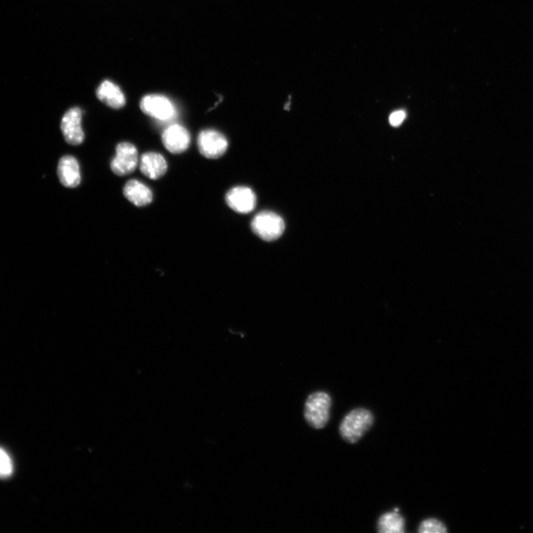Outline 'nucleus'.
Masks as SVG:
<instances>
[{"mask_svg": "<svg viewBox=\"0 0 533 533\" xmlns=\"http://www.w3.org/2000/svg\"><path fill=\"white\" fill-rule=\"evenodd\" d=\"M373 421V415L369 410L354 409L348 413L341 422L340 435L348 443L357 442L372 427Z\"/></svg>", "mask_w": 533, "mask_h": 533, "instance_id": "1", "label": "nucleus"}, {"mask_svg": "<svg viewBox=\"0 0 533 533\" xmlns=\"http://www.w3.org/2000/svg\"><path fill=\"white\" fill-rule=\"evenodd\" d=\"M96 96L101 102L114 109L125 105V97L121 89L111 81H105L97 88Z\"/></svg>", "mask_w": 533, "mask_h": 533, "instance_id": "12", "label": "nucleus"}, {"mask_svg": "<svg viewBox=\"0 0 533 533\" xmlns=\"http://www.w3.org/2000/svg\"><path fill=\"white\" fill-rule=\"evenodd\" d=\"M83 112L77 107L71 108L63 117L61 130L65 140L72 145L83 143L85 134L81 126Z\"/></svg>", "mask_w": 533, "mask_h": 533, "instance_id": "7", "label": "nucleus"}, {"mask_svg": "<svg viewBox=\"0 0 533 533\" xmlns=\"http://www.w3.org/2000/svg\"><path fill=\"white\" fill-rule=\"evenodd\" d=\"M406 112L398 111L392 114L390 116V123L393 126H399L406 118Z\"/></svg>", "mask_w": 533, "mask_h": 533, "instance_id": "17", "label": "nucleus"}, {"mask_svg": "<svg viewBox=\"0 0 533 533\" xmlns=\"http://www.w3.org/2000/svg\"><path fill=\"white\" fill-rule=\"evenodd\" d=\"M57 174L59 181L66 187L74 189L81 184L80 165L72 156H65L59 161Z\"/></svg>", "mask_w": 533, "mask_h": 533, "instance_id": "10", "label": "nucleus"}, {"mask_svg": "<svg viewBox=\"0 0 533 533\" xmlns=\"http://www.w3.org/2000/svg\"><path fill=\"white\" fill-rule=\"evenodd\" d=\"M123 192L126 198L137 207L149 205L153 200V194L149 187L136 180L128 181Z\"/></svg>", "mask_w": 533, "mask_h": 533, "instance_id": "13", "label": "nucleus"}, {"mask_svg": "<svg viewBox=\"0 0 533 533\" xmlns=\"http://www.w3.org/2000/svg\"><path fill=\"white\" fill-rule=\"evenodd\" d=\"M331 406L329 394L321 391L313 393L305 402L304 414L306 421L314 429L324 428L330 419Z\"/></svg>", "mask_w": 533, "mask_h": 533, "instance_id": "2", "label": "nucleus"}, {"mask_svg": "<svg viewBox=\"0 0 533 533\" xmlns=\"http://www.w3.org/2000/svg\"><path fill=\"white\" fill-rule=\"evenodd\" d=\"M138 164L136 147L128 143H122L116 147V154L111 163L112 171L117 176H124L132 174Z\"/></svg>", "mask_w": 533, "mask_h": 533, "instance_id": "5", "label": "nucleus"}, {"mask_svg": "<svg viewBox=\"0 0 533 533\" xmlns=\"http://www.w3.org/2000/svg\"><path fill=\"white\" fill-rule=\"evenodd\" d=\"M226 202L234 211L249 213L255 209L256 197L249 187H236L227 194Z\"/></svg>", "mask_w": 533, "mask_h": 533, "instance_id": "9", "label": "nucleus"}, {"mask_svg": "<svg viewBox=\"0 0 533 533\" xmlns=\"http://www.w3.org/2000/svg\"><path fill=\"white\" fill-rule=\"evenodd\" d=\"M253 232L264 241L278 240L283 234L285 224L282 217L272 211H262L256 215L252 222Z\"/></svg>", "mask_w": 533, "mask_h": 533, "instance_id": "3", "label": "nucleus"}, {"mask_svg": "<svg viewBox=\"0 0 533 533\" xmlns=\"http://www.w3.org/2000/svg\"><path fill=\"white\" fill-rule=\"evenodd\" d=\"M420 533H446L448 529L443 523L437 519L430 518L424 520L419 527Z\"/></svg>", "mask_w": 533, "mask_h": 533, "instance_id": "15", "label": "nucleus"}, {"mask_svg": "<svg viewBox=\"0 0 533 533\" xmlns=\"http://www.w3.org/2000/svg\"><path fill=\"white\" fill-rule=\"evenodd\" d=\"M406 521L398 512H385L378 521L377 530L381 533L404 532Z\"/></svg>", "mask_w": 533, "mask_h": 533, "instance_id": "14", "label": "nucleus"}, {"mask_svg": "<svg viewBox=\"0 0 533 533\" xmlns=\"http://www.w3.org/2000/svg\"><path fill=\"white\" fill-rule=\"evenodd\" d=\"M140 167L145 176L156 180L166 174L167 163L162 154L149 152L141 156Z\"/></svg>", "mask_w": 533, "mask_h": 533, "instance_id": "11", "label": "nucleus"}, {"mask_svg": "<svg viewBox=\"0 0 533 533\" xmlns=\"http://www.w3.org/2000/svg\"><path fill=\"white\" fill-rule=\"evenodd\" d=\"M140 108L144 114L160 121L171 120L176 114L175 107L169 98L160 94L144 96Z\"/></svg>", "mask_w": 533, "mask_h": 533, "instance_id": "4", "label": "nucleus"}, {"mask_svg": "<svg viewBox=\"0 0 533 533\" xmlns=\"http://www.w3.org/2000/svg\"><path fill=\"white\" fill-rule=\"evenodd\" d=\"M162 140L166 149L174 154L185 152L191 143V135L186 128L180 125H173L165 129Z\"/></svg>", "mask_w": 533, "mask_h": 533, "instance_id": "8", "label": "nucleus"}, {"mask_svg": "<svg viewBox=\"0 0 533 533\" xmlns=\"http://www.w3.org/2000/svg\"><path fill=\"white\" fill-rule=\"evenodd\" d=\"M226 137L215 130H205L198 136V147L202 155L209 159H217L228 149Z\"/></svg>", "mask_w": 533, "mask_h": 533, "instance_id": "6", "label": "nucleus"}, {"mask_svg": "<svg viewBox=\"0 0 533 533\" xmlns=\"http://www.w3.org/2000/svg\"><path fill=\"white\" fill-rule=\"evenodd\" d=\"M13 462L8 452L0 448V478L7 479L12 475Z\"/></svg>", "mask_w": 533, "mask_h": 533, "instance_id": "16", "label": "nucleus"}]
</instances>
